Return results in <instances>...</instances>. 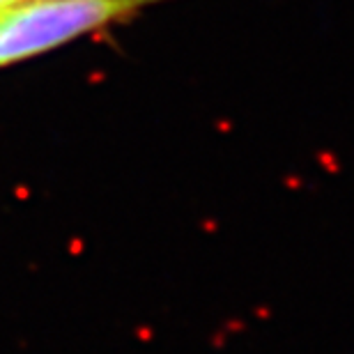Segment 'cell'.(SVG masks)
Listing matches in <instances>:
<instances>
[{
  "label": "cell",
  "instance_id": "1",
  "mask_svg": "<svg viewBox=\"0 0 354 354\" xmlns=\"http://www.w3.org/2000/svg\"><path fill=\"white\" fill-rule=\"evenodd\" d=\"M164 0H7L0 5V67L35 58Z\"/></svg>",
  "mask_w": 354,
  "mask_h": 354
}]
</instances>
